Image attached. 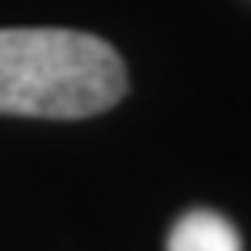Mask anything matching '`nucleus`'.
<instances>
[{
  "instance_id": "1",
  "label": "nucleus",
  "mask_w": 251,
  "mask_h": 251,
  "mask_svg": "<svg viewBox=\"0 0 251 251\" xmlns=\"http://www.w3.org/2000/svg\"><path fill=\"white\" fill-rule=\"evenodd\" d=\"M130 92L126 59L84 29H0V113L80 122Z\"/></svg>"
},
{
  "instance_id": "2",
  "label": "nucleus",
  "mask_w": 251,
  "mask_h": 251,
  "mask_svg": "<svg viewBox=\"0 0 251 251\" xmlns=\"http://www.w3.org/2000/svg\"><path fill=\"white\" fill-rule=\"evenodd\" d=\"M168 251H243L230 218L218 209H188L168 234Z\"/></svg>"
}]
</instances>
